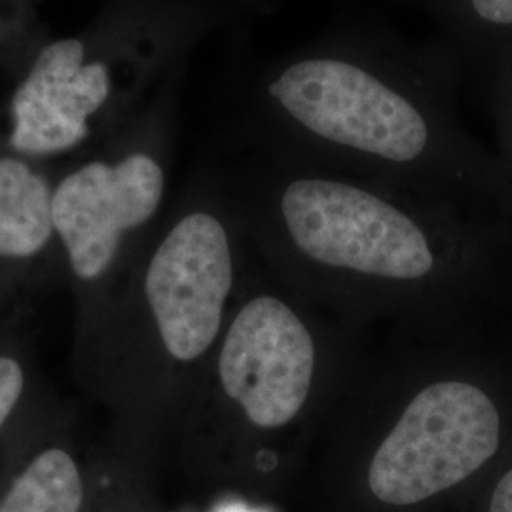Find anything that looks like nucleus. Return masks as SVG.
I'll use <instances>...</instances> for the list:
<instances>
[{
  "label": "nucleus",
  "mask_w": 512,
  "mask_h": 512,
  "mask_svg": "<svg viewBox=\"0 0 512 512\" xmlns=\"http://www.w3.org/2000/svg\"><path fill=\"white\" fill-rule=\"evenodd\" d=\"M501 442L503 414L486 389L463 380L429 385L378 446L370 492L385 505H416L478 473Z\"/></svg>",
  "instance_id": "nucleus-1"
},
{
  "label": "nucleus",
  "mask_w": 512,
  "mask_h": 512,
  "mask_svg": "<svg viewBox=\"0 0 512 512\" xmlns=\"http://www.w3.org/2000/svg\"><path fill=\"white\" fill-rule=\"evenodd\" d=\"M281 213L298 249L332 268L403 281L425 277L435 268L420 226L357 186L294 181L281 198Z\"/></svg>",
  "instance_id": "nucleus-2"
},
{
  "label": "nucleus",
  "mask_w": 512,
  "mask_h": 512,
  "mask_svg": "<svg viewBox=\"0 0 512 512\" xmlns=\"http://www.w3.org/2000/svg\"><path fill=\"white\" fill-rule=\"evenodd\" d=\"M270 93L311 133L391 162L416 160L429 141L420 110L348 61H298L279 74Z\"/></svg>",
  "instance_id": "nucleus-3"
},
{
  "label": "nucleus",
  "mask_w": 512,
  "mask_h": 512,
  "mask_svg": "<svg viewBox=\"0 0 512 512\" xmlns=\"http://www.w3.org/2000/svg\"><path fill=\"white\" fill-rule=\"evenodd\" d=\"M313 370V338L287 304L258 296L239 310L220 351V382L256 427L293 421L310 395Z\"/></svg>",
  "instance_id": "nucleus-4"
},
{
  "label": "nucleus",
  "mask_w": 512,
  "mask_h": 512,
  "mask_svg": "<svg viewBox=\"0 0 512 512\" xmlns=\"http://www.w3.org/2000/svg\"><path fill=\"white\" fill-rule=\"evenodd\" d=\"M232 289L226 230L207 213L184 217L148 266L145 291L165 349L192 361L217 338Z\"/></svg>",
  "instance_id": "nucleus-5"
},
{
  "label": "nucleus",
  "mask_w": 512,
  "mask_h": 512,
  "mask_svg": "<svg viewBox=\"0 0 512 512\" xmlns=\"http://www.w3.org/2000/svg\"><path fill=\"white\" fill-rule=\"evenodd\" d=\"M162 194L164 173L145 154L118 165H86L59 184L52 198L54 230L67 247L74 274L82 279L105 274L124 232L147 222Z\"/></svg>",
  "instance_id": "nucleus-6"
},
{
  "label": "nucleus",
  "mask_w": 512,
  "mask_h": 512,
  "mask_svg": "<svg viewBox=\"0 0 512 512\" xmlns=\"http://www.w3.org/2000/svg\"><path fill=\"white\" fill-rule=\"evenodd\" d=\"M80 40H59L44 48L12 103L16 128L12 145L29 154H50L80 143L86 120L109 95L103 63L84 65Z\"/></svg>",
  "instance_id": "nucleus-7"
},
{
  "label": "nucleus",
  "mask_w": 512,
  "mask_h": 512,
  "mask_svg": "<svg viewBox=\"0 0 512 512\" xmlns=\"http://www.w3.org/2000/svg\"><path fill=\"white\" fill-rule=\"evenodd\" d=\"M48 183L18 160H0V256H33L54 232Z\"/></svg>",
  "instance_id": "nucleus-8"
},
{
  "label": "nucleus",
  "mask_w": 512,
  "mask_h": 512,
  "mask_svg": "<svg viewBox=\"0 0 512 512\" xmlns=\"http://www.w3.org/2000/svg\"><path fill=\"white\" fill-rule=\"evenodd\" d=\"M84 486L74 459L52 448L14 480L0 501V512H78Z\"/></svg>",
  "instance_id": "nucleus-9"
},
{
  "label": "nucleus",
  "mask_w": 512,
  "mask_h": 512,
  "mask_svg": "<svg viewBox=\"0 0 512 512\" xmlns=\"http://www.w3.org/2000/svg\"><path fill=\"white\" fill-rule=\"evenodd\" d=\"M23 385L25 376L18 361L10 357H0V427L18 404Z\"/></svg>",
  "instance_id": "nucleus-10"
},
{
  "label": "nucleus",
  "mask_w": 512,
  "mask_h": 512,
  "mask_svg": "<svg viewBox=\"0 0 512 512\" xmlns=\"http://www.w3.org/2000/svg\"><path fill=\"white\" fill-rule=\"evenodd\" d=\"M476 14L490 23L512 25V0H471Z\"/></svg>",
  "instance_id": "nucleus-11"
},
{
  "label": "nucleus",
  "mask_w": 512,
  "mask_h": 512,
  "mask_svg": "<svg viewBox=\"0 0 512 512\" xmlns=\"http://www.w3.org/2000/svg\"><path fill=\"white\" fill-rule=\"evenodd\" d=\"M488 512H512V467L497 480Z\"/></svg>",
  "instance_id": "nucleus-12"
}]
</instances>
